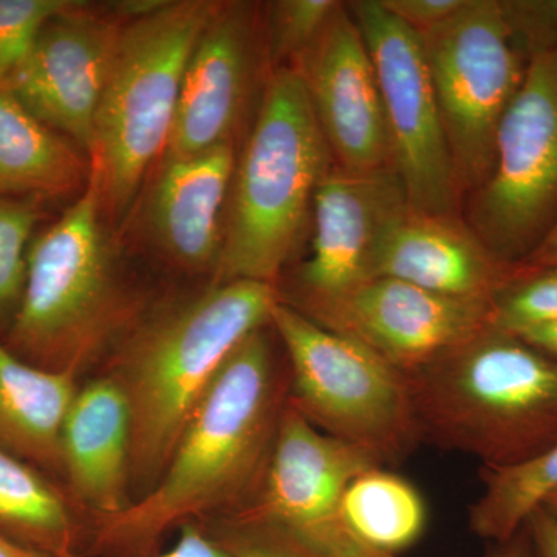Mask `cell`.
Returning <instances> with one entry per match:
<instances>
[{"label": "cell", "instance_id": "2e32d148", "mask_svg": "<svg viewBox=\"0 0 557 557\" xmlns=\"http://www.w3.org/2000/svg\"><path fill=\"white\" fill-rule=\"evenodd\" d=\"M376 467L375 458L325 434L287 399L259 493L231 515L273 523L329 552L343 528L341 498L359 474Z\"/></svg>", "mask_w": 557, "mask_h": 557}, {"label": "cell", "instance_id": "9c48e42d", "mask_svg": "<svg viewBox=\"0 0 557 557\" xmlns=\"http://www.w3.org/2000/svg\"><path fill=\"white\" fill-rule=\"evenodd\" d=\"M469 230L515 269L557 218V49L539 54L509 106L493 172L461 208Z\"/></svg>", "mask_w": 557, "mask_h": 557}, {"label": "cell", "instance_id": "5b68a950", "mask_svg": "<svg viewBox=\"0 0 557 557\" xmlns=\"http://www.w3.org/2000/svg\"><path fill=\"white\" fill-rule=\"evenodd\" d=\"M90 178L75 203L32 242L20 307L5 346L36 368L78 379L138 321Z\"/></svg>", "mask_w": 557, "mask_h": 557}, {"label": "cell", "instance_id": "44dd1931", "mask_svg": "<svg viewBox=\"0 0 557 557\" xmlns=\"http://www.w3.org/2000/svg\"><path fill=\"white\" fill-rule=\"evenodd\" d=\"M90 160L51 129L9 89H0V194L21 199L61 197L86 189Z\"/></svg>", "mask_w": 557, "mask_h": 557}, {"label": "cell", "instance_id": "74e56055", "mask_svg": "<svg viewBox=\"0 0 557 557\" xmlns=\"http://www.w3.org/2000/svg\"><path fill=\"white\" fill-rule=\"evenodd\" d=\"M0 557H50L42 555V553L33 552L30 548L22 547L11 539L0 534Z\"/></svg>", "mask_w": 557, "mask_h": 557}, {"label": "cell", "instance_id": "ac0fdd59", "mask_svg": "<svg viewBox=\"0 0 557 557\" xmlns=\"http://www.w3.org/2000/svg\"><path fill=\"white\" fill-rule=\"evenodd\" d=\"M515 269L502 265L461 215L423 214L408 207L381 237L372 277L397 278L446 298L493 304Z\"/></svg>", "mask_w": 557, "mask_h": 557}, {"label": "cell", "instance_id": "f35d334b", "mask_svg": "<svg viewBox=\"0 0 557 557\" xmlns=\"http://www.w3.org/2000/svg\"><path fill=\"white\" fill-rule=\"evenodd\" d=\"M541 508H544L545 511H547L548 515L552 516V518L557 522V487L556 490H553L547 497L544 498Z\"/></svg>", "mask_w": 557, "mask_h": 557}, {"label": "cell", "instance_id": "ba28073f", "mask_svg": "<svg viewBox=\"0 0 557 557\" xmlns=\"http://www.w3.org/2000/svg\"><path fill=\"white\" fill-rule=\"evenodd\" d=\"M418 36L465 201L493 172L498 127L530 61L512 39L500 0H467Z\"/></svg>", "mask_w": 557, "mask_h": 557}, {"label": "cell", "instance_id": "603a6c76", "mask_svg": "<svg viewBox=\"0 0 557 557\" xmlns=\"http://www.w3.org/2000/svg\"><path fill=\"white\" fill-rule=\"evenodd\" d=\"M426 520L417 487L384 467L359 474L341 498V525L361 544L387 555L398 556L416 545Z\"/></svg>", "mask_w": 557, "mask_h": 557}, {"label": "cell", "instance_id": "8d00e7d4", "mask_svg": "<svg viewBox=\"0 0 557 557\" xmlns=\"http://www.w3.org/2000/svg\"><path fill=\"white\" fill-rule=\"evenodd\" d=\"M518 336L549 357L557 359V322L544 325V327L527 330V332L518 333Z\"/></svg>", "mask_w": 557, "mask_h": 557}, {"label": "cell", "instance_id": "d6986e66", "mask_svg": "<svg viewBox=\"0 0 557 557\" xmlns=\"http://www.w3.org/2000/svg\"><path fill=\"white\" fill-rule=\"evenodd\" d=\"M61 465L73 497L95 518L132 504L129 406L112 376L76 392L62 428Z\"/></svg>", "mask_w": 557, "mask_h": 557}, {"label": "cell", "instance_id": "ffe728a7", "mask_svg": "<svg viewBox=\"0 0 557 557\" xmlns=\"http://www.w3.org/2000/svg\"><path fill=\"white\" fill-rule=\"evenodd\" d=\"M76 376L36 368L0 343V445L62 474L61 437Z\"/></svg>", "mask_w": 557, "mask_h": 557}, {"label": "cell", "instance_id": "7c38bea8", "mask_svg": "<svg viewBox=\"0 0 557 557\" xmlns=\"http://www.w3.org/2000/svg\"><path fill=\"white\" fill-rule=\"evenodd\" d=\"M124 21L72 2L40 28L9 89L36 119L89 159L95 124Z\"/></svg>", "mask_w": 557, "mask_h": 557}, {"label": "cell", "instance_id": "83f0119b", "mask_svg": "<svg viewBox=\"0 0 557 557\" xmlns=\"http://www.w3.org/2000/svg\"><path fill=\"white\" fill-rule=\"evenodd\" d=\"M201 523L231 557H336L263 520L228 515Z\"/></svg>", "mask_w": 557, "mask_h": 557}, {"label": "cell", "instance_id": "277c9868", "mask_svg": "<svg viewBox=\"0 0 557 557\" xmlns=\"http://www.w3.org/2000/svg\"><path fill=\"white\" fill-rule=\"evenodd\" d=\"M260 94L234 168L212 284L278 287L302 244L319 183L335 164L295 69L270 72Z\"/></svg>", "mask_w": 557, "mask_h": 557}, {"label": "cell", "instance_id": "3957f363", "mask_svg": "<svg viewBox=\"0 0 557 557\" xmlns=\"http://www.w3.org/2000/svg\"><path fill=\"white\" fill-rule=\"evenodd\" d=\"M421 442L507 469L557 445V359L490 325L408 376Z\"/></svg>", "mask_w": 557, "mask_h": 557}, {"label": "cell", "instance_id": "4316f807", "mask_svg": "<svg viewBox=\"0 0 557 557\" xmlns=\"http://www.w3.org/2000/svg\"><path fill=\"white\" fill-rule=\"evenodd\" d=\"M38 201L0 194V325L11 322L24 293Z\"/></svg>", "mask_w": 557, "mask_h": 557}, {"label": "cell", "instance_id": "9a60e30c", "mask_svg": "<svg viewBox=\"0 0 557 557\" xmlns=\"http://www.w3.org/2000/svg\"><path fill=\"white\" fill-rule=\"evenodd\" d=\"M289 67L302 81L335 166L348 172L392 168L375 65L347 2Z\"/></svg>", "mask_w": 557, "mask_h": 557}, {"label": "cell", "instance_id": "484cf974", "mask_svg": "<svg viewBox=\"0 0 557 557\" xmlns=\"http://www.w3.org/2000/svg\"><path fill=\"white\" fill-rule=\"evenodd\" d=\"M339 5V0H276L262 3L270 72L295 64Z\"/></svg>", "mask_w": 557, "mask_h": 557}, {"label": "cell", "instance_id": "7402d4cb", "mask_svg": "<svg viewBox=\"0 0 557 557\" xmlns=\"http://www.w3.org/2000/svg\"><path fill=\"white\" fill-rule=\"evenodd\" d=\"M0 534L50 557L81 555L83 530L39 468L0 445Z\"/></svg>", "mask_w": 557, "mask_h": 557}, {"label": "cell", "instance_id": "f546056e", "mask_svg": "<svg viewBox=\"0 0 557 557\" xmlns=\"http://www.w3.org/2000/svg\"><path fill=\"white\" fill-rule=\"evenodd\" d=\"M500 9L528 61L557 49V0H500Z\"/></svg>", "mask_w": 557, "mask_h": 557}, {"label": "cell", "instance_id": "1f68e13d", "mask_svg": "<svg viewBox=\"0 0 557 557\" xmlns=\"http://www.w3.org/2000/svg\"><path fill=\"white\" fill-rule=\"evenodd\" d=\"M150 557H231V555L215 541L203 523L189 522L178 528L177 539L170 549Z\"/></svg>", "mask_w": 557, "mask_h": 557}, {"label": "cell", "instance_id": "e0dca14e", "mask_svg": "<svg viewBox=\"0 0 557 557\" xmlns=\"http://www.w3.org/2000/svg\"><path fill=\"white\" fill-rule=\"evenodd\" d=\"M236 161L233 143L160 161L139 222L149 244L180 269L214 273Z\"/></svg>", "mask_w": 557, "mask_h": 557}, {"label": "cell", "instance_id": "e575fe53", "mask_svg": "<svg viewBox=\"0 0 557 557\" xmlns=\"http://www.w3.org/2000/svg\"><path fill=\"white\" fill-rule=\"evenodd\" d=\"M485 557H534L527 523L515 536L498 544H490Z\"/></svg>", "mask_w": 557, "mask_h": 557}, {"label": "cell", "instance_id": "8fae6325", "mask_svg": "<svg viewBox=\"0 0 557 557\" xmlns=\"http://www.w3.org/2000/svg\"><path fill=\"white\" fill-rule=\"evenodd\" d=\"M299 313L408 376L493 325L491 304L446 298L392 277L369 278Z\"/></svg>", "mask_w": 557, "mask_h": 557}, {"label": "cell", "instance_id": "52a82bcc", "mask_svg": "<svg viewBox=\"0 0 557 557\" xmlns=\"http://www.w3.org/2000/svg\"><path fill=\"white\" fill-rule=\"evenodd\" d=\"M270 327L288 362V403L332 437L395 465L421 443L408 375L278 300Z\"/></svg>", "mask_w": 557, "mask_h": 557}, {"label": "cell", "instance_id": "7a4b0ae2", "mask_svg": "<svg viewBox=\"0 0 557 557\" xmlns=\"http://www.w3.org/2000/svg\"><path fill=\"white\" fill-rule=\"evenodd\" d=\"M278 300V288L262 282L212 284L139 318L113 348L106 375L120 384L129 406L131 480L138 497L159 482L226 359L270 325Z\"/></svg>", "mask_w": 557, "mask_h": 557}, {"label": "cell", "instance_id": "d4e9b609", "mask_svg": "<svg viewBox=\"0 0 557 557\" xmlns=\"http://www.w3.org/2000/svg\"><path fill=\"white\" fill-rule=\"evenodd\" d=\"M491 310L494 327L515 335L556 324L557 265L516 267L494 296Z\"/></svg>", "mask_w": 557, "mask_h": 557}, {"label": "cell", "instance_id": "4dcf8cb0", "mask_svg": "<svg viewBox=\"0 0 557 557\" xmlns=\"http://www.w3.org/2000/svg\"><path fill=\"white\" fill-rule=\"evenodd\" d=\"M467 0H380L383 9L421 35L448 21Z\"/></svg>", "mask_w": 557, "mask_h": 557}, {"label": "cell", "instance_id": "4fadbf2b", "mask_svg": "<svg viewBox=\"0 0 557 557\" xmlns=\"http://www.w3.org/2000/svg\"><path fill=\"white\" fill-rule=\"evenodd\" d=\"M392 168L348 172L333 164L314 194L310 256L278 288L281 299L302 311L372 278L387 226L408 208Z\"/></svg>", "mask_w": 557, "mask_h": 557}, {"label": "cell", "instance_id": "30bf717a", "mask_svg": "<svg viewBox=\"0 0 557 557\" xmlns=\"http://www.w3.org/2000/svg\"><path fill=\"white\" fill-rule=\"evenodd\" d=\"M379 78L392 170L410 209L458 218L463 196L443 127L420 36L380 0L347 2Z\"/></svg>", "mask_w": 557, "mask_h": 557}, {"label": "cell", "instance_id": "5bb4252c", "mask_svg": "<svg viewBox=\"0 0 557 557\" xmlns=\"http://www.w3.org/2000/svg\"><path fill=\"white\" fill-rule=\"evenodd\" d=\"M260 73H270L262 3L219 2L190 53L161 160L186 159L233 143Z\"/></svg>", "mask_w": 557, "mask_h": 557}, {"label": "cell", "instance_id": "f1b7e54d", "mask_svg": "<svg viewBox=\"0 0 557 557\" xmlns=\"http://www.w3.org/2000/svg\"><path fill=\"white\" fill-rule=\"evenodd\" d=\"M70 0H0V89L24 64L42 25Z\"/></svg>", "mask_w": 557, "mask_h": 557}, {"label": "cell", "instance_id": "8992f818", "mask_svg": "<svg viewBox=\"0 0 557 557\" xmlns=\"http://www.w3.org/2000/svg\"><path fill=\"white\" fill-rule=\"evenodd\" d=\"M218 5L164 0L121 28L89 157L109 225L131 214L166 152L186 65Z\"/></svg>", "mask_w": 557, "mask_h": 557}, {"label": "cell", "instance_id": "836d02e7", "mask_svg": "<svg viewBox=\"0 0 557 557\" xmlns=\"http://www.w3.org/2000/svg\"><path fill=\"white\" fill-rule=\"evenodd\" d=\"M330 553L336 557H398L387 555V553L379 552L361 544L358 539L351 536L346 528H341L338 534L332 539L329 545Z\"/></svg>", "mask_w": 557, "mask_h": 557}, {"label": "cell", "instance_id": "6da1fadb", "mask_svg": "<svg viewBox=\"0 0 557 557\" xmlns=\"http://www.w3.org/2000/svg\"><path fill=\"white\" fill-rule=\"evenodd\" d=\"M270 327V325H267ZM267 327L240 344L183 429L156 486L87 537L94 557H150L172 530L251 504L288 399Z\"/></svg>", "mask_w": 557, "mask_h": 557}, {"label": "cell", "instance_id": "cb8c5ba5", "mask_svg": "<svg viewBox=\"0 0 557 557\" xmlns=\"http://www.w3.org/2000/svg\"><path fill=\"white\" fill-rule=\"evenodd\" d=\"M482 494L469 507V530L498 544L525 527L534 509L557 487V445L519 467L482 468Z\"/></svg>", "mask_w": 557, "mask_h": 557}, {"label": "cell", "instance_id": "d6a6232c", "mask_svg": "<svg viewBox=\"0 0 557 557\" xmlns=\"http://www.w3.org/2000/svg\"><path fill=\"white\" fill-rule=\"evenodd\" d=\"M534 557H557V522L539 507L527 520Z\"/></svg>", "mask_w": 557, "mask_h": 557}, {"label": "cell", "instance_id": "d590c367", "mask_svg": "<svg viewBox=\"0 0 557 557\" xmlns=\"http://www.w3.org/2000/svg\"><path fill=\"white\" fill-rule=\"evenodd\" d=\"M523 267H549L557 265V218L552 223L545 236L523 260Z\"/></svg>", "mask_w": 557, "mask_h": 557}]
</instances>
